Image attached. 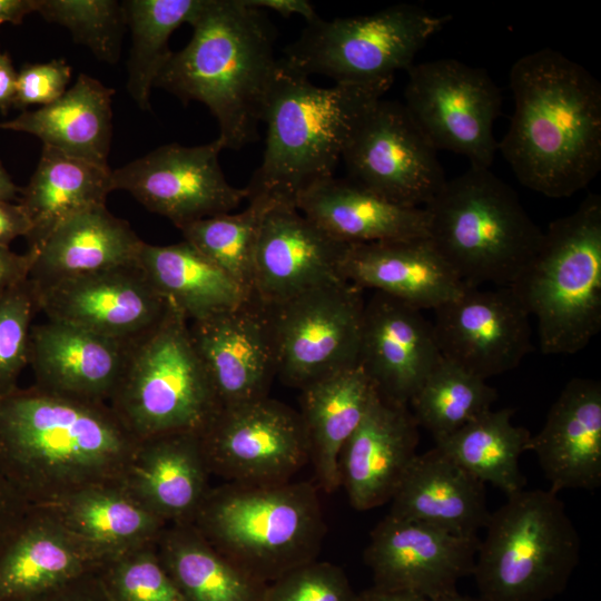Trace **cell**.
<instances>
[{"mask_svg": "<svg viewBox=\"0 0 601 601\" xmlns=\"http://www.w3.org/2000/svg\"><path fill=\"white\" fill-rule=\"evenodd\" d=\"M139 442L107 403L35 385L0 396V471L28 506L121 482Z\"/></svg>", "mask_w": 601, "mask_h": 601, "instance_id": "6da1fadb", "label": "cell"}, {"mask_svg": "<svg viewBox=\"0 0 601 601\" xmlns=\"http://www.w3.org/2000/svg\"><path fill=\"white\" fill-rule=\"evenodd\" d=\"M514 109L497 149L520 184L550 198L572 196L601 169V85L582 65L543 48L509 75Z\"/></svg>", "mask_w": 601, "mask_h": 601, "instance_id": "7a4b0ae2", "label": "cell"}, {"mask_svg": "<svg viewBox=\"0 0 601 601\" xmlns=\"http://www.w3.org/2000/svg\"><path fill=\"white\" fill-rule=\"evenodd\" d=\"M190 26L189 42L171 52L154 87L205 105L224 149H240L258 138L278 62L273 28L246 0H205Z\"/></svg>", "mask_w": 601, "mask_h": 601, "instance_id": "3957f363", "label": "cell"}, {"mask_svg": "<svg viewBox=\"0 0 601 601\" xmlns=\"http://www.w3.org/2000/svg\"><path fill=\"white\" fill-rule=\"evenodd\" d=\"M392 83L318 87L278 59L262 116L265 150L245 187L248 198L263 195L295 206L299 194L333 177L359 122Z\"/></svg>", "mask_w": 601, "mask_h": 601, "instance_id": "277c9868", "label": "cell"}, {"mask_svg": "<svg viewBox=\"0 0 601 601\" xmlns=\"http://www.w3.org/2000/svg\"><path fill=\"white\" fill-rule=\"evenodd\" d=\"M190 524L265 583L316 560L326 534L319 489L308 481L225 482L209 489Z\"/></svg>", "mask_w": 601, "mask_h": 601, "instance_id": "5b68a950", "label": "cell"}, {"mask_svg": "<svg viewBox=\"0 0 601 601\" xmlns=\"http://www.w3.org/2000/svg\"><path fill=\"white\" fill-rule=\"evenodd\" d=\"M424 208L427 238L466 286L511 287L543 234L514 189L490 168L470 166L446 179Z\"/></svg>", "mask_w": 601, "mask_h": 601, "instance_id": "8992f818", "label": "cell"}, {"mask_svg": "<svg viewBox=\"0 0 601 601\" xmlns=\"http://www.w3.org/2000/svg\"><path fill=\"white\" fill-rule=\"evenodd\" d=\"M538 322L544 354H575L601 329V196L551 221L511 286Z\"/></svg>", "mask_w": 601, "mask_h": 601, "instance_id": "52a82bcc", "label": "cell"}, {"mask_svg": "<svg viewBox=\"0 0 601 601\" xmlns=\"http://www.w3.org/2000/svg\"><path fill=\"white\" fill-rule=\"evenodd\" d=\"M472 575L486 601H548L580 562L579 533L558 493L521 490L491 513Z\"/></svg>", "mask_w": 601, "mask_h": 601, "instance_id": "ba28073f", "label": "cell"}, {"mask_svg": "<svg viewBox=\"0 0 601 601\" xmlns=\"http://www.w3.org/2000/svg\"><path fill=\"white\" fill-rule=\"evenodd\" d=\"M109 405L138 440L200 433L219 412L189 322L171 305L156 326L131 342Z\"/></svg>", "mask_w": 601, "mask_h": 601, "instance_id": "9c48e42d", "label": "cell"}, {"mask_svg": "<svg viewBox=\"0 0 601 601\" xmlns=\"http://www.w3.org/2000/svg\"><path fill=\"white\" fill-rule=\"evenodd\" d=\"M451 19L410 3L365 16L332 20L318 16L280 59L307 77L321 75L334 82L394 80Z\"/></svg>", "mask_w": 601, "mask_h": 601, "instance_id": "30bf717a", "label": "cell"}, {"mask_svg": "<svg viewBox=\"0 0 601 601\" xmlns=\"http://www.w3.org/2000/svg\"><path fill=\"white\" fill-rule=\"evenodd\" d=\"M363 290L337 279L305 292L267 313L277 377L302 390L358 364Z\"/></svg>", "mask_w": 601, "mask_h": 601, "instance_id": "8fae6325", "label": "cell"}, {"mask_svg": "<svg viewBox=\"0 0 601 601\" xmlns=\"http://www.w3.org/2000/svg\"><path fill=\"white\" fill-rule=\"evenodd\" d=\"M403 102L436 150L464 156L472 167L490 168L497 141L500 88L482 68L453 58L413 63Z\"/></svg>", "mask_w": 601, "mask_h": 601, "instance_id": "7c38bea8", "label": "cell"}, {"mask_svg": "<svg viewBox=\"0 0 601 601\" xmlns=\"http://www.w3.org/2000/svg\"><path fill=\"white\" fill-rule=\"evenodd\" d=\"M199 434L210 474L226 482L283 483L309 462L299 413L269 396L220 408Z\"/></svg>", "mask_w": 601, "mask_h": 601, "instance_id": "4fadbf2b", "label": "cell"}, {"mask_svg": "<svg viewBox=\"0 0 601 601\" xmlns=\"http://www.w3.org/2000/svg\"><path fill=\"white\" fill-rule=\"evenodd\" d=\"M342 160L347 179L404 206L424 207L446 181L437 150L394 100L382 98L368 110Z\"/></svg>", "mask_w": 601, "mask_h": 601, "instance_id": "5bb4252c", "label": "cell"}, {"mask_svg": "<svg viewBox=\"0 0 601 601\" xmlns=\"http://www.w3.org/2000/svg\"><path fill=\"white\" fill-rule=\"evenodd\" d=\"M223 144L176 142L160 146L111 170L114 189L128 191L149 211L168 218L178 229L194 221L230 213L248 198L231 186L219 164Z\"/></svg>", "mask_w": 601, "mask_h": 601, "instance_id": "9a60e30c", "label": "cell"}, {"mask_svg": "<svg viewBox=\"0 0 601 601\" xmlns=\"http://www.w3.org/2000/svg\"><path fill=\"white\" fill-rule=\"evenodd\" d=\"M433 313L442 357L483 380L514 370L531 348V316L512 287L466 286Z\"/></svg>", "mask_w": 601, "mask_h": 601, "instance_id": "2e32d148", "label": "cell"}, {"mask_svg": "<svg viewBox=\"0 0 601 601\" xmlns=\"http://www.w3.org/2000/svg\"><path fill=\"white\" fill-rule=\"evenodd\" d=\"M31 284L48 319L124 342L150 331L170 307L138 264Z\"/></svg>", "mask_w": 601, "mask_h": 601, "instance_id": "e0dca14e", "label": "cell"}, {"mask_svg": "<svg viewBox=\"0 0 601 601\" xmlns=\"http://www.w3.org/2000/svg\"><path fill=\"white\" fill-rule=\"evenodd\" d=\"M480 539L387 514L370 534L364 561L375 587L415 592L433 601L457 592L472 575Z\"/></svg>", "mask_w": 601, "mask_h": 601, "instance_id": "ac0fdd59", "label": "cell"}, {"mask_svg": "<svg viewBox=\"0 0 601 601\" xmlns=\"http://www.w3.org/2000/svg\"><path fill=\"white\" fill-rule=\"evenodd\" d=\"M189 333L220 408L268 396L277 376L266 311L255 300L189 322Z\"/></svg>", "mask_w": 601, "mask_h": 601, "instance_id": "d6986e66", "label": "cell"}, {"mask_svg": "<svg viewBox=\"0 0 601 601\" xmlns=\"http://www.w3.org/2000/svg\"><path fill=\"white\" fill-rule=\"evenodd\" d=\"M347 246L294 205L276 203L262 224L252 299L268 308L342 279L338 268Z\"/></svg>", "mask_w": 601, "mask_h": 601, "instance_id": "ffe728a7", "label": "cell"}, {"mask_svg": "<svg viewBox=\"0 0 601 601\" xmlns=\"http://www.w3.org/2000/svg\"><path fill=\"white\" fill-rule=\"evenodd\" d=\"M422 312L377 292L365 300L358 365L382 397L398 404L408 405L442 358Z\"/></svg>", "mask_w": 601, "mask_h": 601, "instance_id": "44dd1931", "label": "cell"}, {"mask_svg": "<svg viewBox=\"0 0 601 601\" xmlns=\"http://www.w3.org/2000/svg\"><path fill=\"white\" fill-rule=\"evenodd\" d=\"M418 427L408 405L376 395L339 454L341 486L355 510L391 501L418 454Z\"/></svg>", "mask_w": 601, "mask_h": 601, "instance_id": "7402d4cb", "label": "cell"}, {"mask_svg": "<svg viewBox=\"0 0 601 601\" xmlns=\"http://www.w3.org/2000/svg\"><path fill=\"white\" fill-rule=\"evenodd\" d=\"M131 342L57 321L32 325L28 365L33 385L57 395L109 404Z\"/></svg>", "mask_w": 601, "mask_h": 601, "instance_id": "603a6c76", "label": "cell"}, {"mask_svg": "<svg viewBox=\"0 0 601 601\" xmlns=\"http://www.w3.org/2000/svg\"><path fill=\"white\" fill-rule=\"evenodd\" d=\"M106 562L47 506H29L0 542V601H19Z\"/></svg>", "mask_w": 601, "mask_h": 601, "instance_id": "cb8c5ba5", "label": "cell"}, {"mask_svg": "<svg viewBox=\"0 0 601 601\" xmlns=\"http://www.w3.org/2000/svg\"><path fill=\"white\" fill-rule=\"evenodd\" d=\"M550 490L592 491L601 485V384L572 378L550 407L542 428L531 435Z\"/></svg>", "mask_w": 601, "mask_h": 601, "instance_id": "d4e9b609", "label": "cell"}, {"mask_svg": "<svg viewBox=\"0 0 601 601\" xmlns=\"http://www.w3.org/2000/svg\"><path fill=\"white\" fill-rule=\"evenodd\" d=\"M338 273L362 290L421 311L435 309L466 287L428 238L348 245Z\"/></svg>", "mask_w": 601, "mask_h": 601, "instance_id": "484cf974", "label": "cell"}, {"mask_svg": "<svg viewBox=\"0 0 601 601\" xmlns=\"http://www.w3.org/2000/svg\"><path fill=\"white\" fill-rule=\"evenodd\" d=\"M210 475L200 434L180 431L140 440L121 484L167 524H187L210 489Z\"/></svg>", "mask_w": 601, "mask_h": 601, "instance_id": "4316f807", "label": "cell"}, {"mask_svg": "<svg viewBox=\"0 0 601 601\" xmlns=\"http://www.w3.org/2000/svg\"><path fill=\"white\" fill-rule=\"evenodd\" d=\"M295 207L346 245L428 236L424 207L393 203L347 178L333 176L314 184L298 195Z\"/></svg>", "mask_w": 601, "mask_h": 601, "instance_id": "83f0119b", "label": "cell"}, {"mask_svg": "<svg viewBox=\"0 0 601 601\" xmlns=\"http://www.w3.org/2000/svg\"><path fill=\"white\" fill-rule=\"evenodd\" d=\"M391 515L477 536L491 512L485 484L436 445L417 454L391 499Z\"/></svg>", "mask_w": 601, "mask_h": 601, "instance_id": "f1b7e54d", "label": "cell"}, {"mask_svg": "<svg viewBox=\"0 0 601 601\" xmlns=\"http://www.w3.org/2000/svg\"><path fill=\"white\" fill-rule=\"evenodd\" d=\"M299 391L298 413L307 435L317 486L325 493H333L341 487V451L378 393L358 364Z\"/></svg>", "mask_w": 601, "mask_h": 601, "instance_id": "f546056e", "label": "cell"}, {"mask_svg": "<svg viewBox=\"0 0 601 601\" xmlns=\"http://www.w3.org/2000/svg\"><path fill=\"white\" fill-rule=\"evenodd\" d=\"M142 244L106 204L92 206L63 220L35 252L29 280L39 285L137 264Z\"/></svg>", "mask_w": 601, "mask_h": 601, "instance_id": "4dcf8cb0", "label": "cell"}, {"mask_svg": "<svg viewBox=\"0 0 601 601\" xmlns=\"http://www.w3.org/2000/svg\"><path fill=\"white\" fill-rule=\"evenodd\" d=\"M114 92L99 80L80 73L60 98L1 121L0 129L33 135L43 146L109 168Z\"/></svg>", "mask_w": 601, "mask_h": 601, "instance_id": "1f68e13d", "label": "cell"}, {"mask_svg": "<svg viewBox=\"0 0 601 601\" xmlns=\"http://www.w3.org/2000/svg\"><path fill=\"white\" fill-rule=\"evenodd\" d=\"M47 508L106 561L156 542L168 525L135 500L121 482L88 486Z\"/></svg>", "mask_w": 601, "mask_h": 601, "instance_id": "d6a6232c", "label": "cell"}, {"mask_svg": "<svg viewBox=\"0 0 601 601\" xmlns=\"http://www.w3.org/2000/svg\"><path fill=\"white\" fill-rule=\"evenodd\" d=\"M111 169L70 157L43 146L38 166L18 201L26 210L31 231L28 250L36 252L48 236L70 216L105 205L114 191Z\"/></svg>", "mask_w": 601, "mask_h": 601, "instance_id": "836d02e7", "label": "cell"}, {"mask_svg": "<svg viewBox=\"0 0 601 601\" xmlns=\"http://www.w3.org/2000/svg\"><path fill=\"white\" fill-rule=\"evenodd\" d=\"M137 264L158 293L188 322L236 308L250 296L186 240L144 242Z\"/></svg>", "mask_w": 601, "mask_h": 601, "instance_id": "e575fe53", "label": "cell"}, {"mask_svg": "<svg viewBox=\"0 0 601 601\" xmlns=\"http://www.w3.org/2000/svg\"><path fill=\"white\" fill-rule=\"evenodd\" d=\"M156 548L186 601H264L265 583L216 550L190 524H168Z\"/></svg>", "mask_w": 601, "mask_h": 601, "instance_id": "d590c367", "label": "cell"}, {"mask_svg": "<svg viewBox=\"0 0 601 601\" xmlns=\"http://www.w3.org/2000/svg\"><path fill=\"white\" fill-rule=\"evenodd\" d=\"M513 413L491 408L435 445L477 480L510 496L526 483L519 460L531 439L529 430L512 422Z\"/></svg>", "mask_w": 601, "mask_h": 601, "instance_id": "8d00e7d4", "label": "cell"}, {"mask_svg": "<svg viewBox=\"0 0 601 601\" xmlns=\"http://www.w3.org/2000/svg\"><path fill=\"white\" fill-rule=\"evenodd\" d=\"M121 3L132 39L127 90L136 105L148 111L151 89L173 52L170 36L181 24L195 20L205 0H126Z\"/></svg>", "mask_w": 601, "mask_h": 601, "instance_id": "74e56055", "label": "cell"}, {"mask_svg": "<svg viewBox=\"0 0 601 601\" xmlns=\"http://www.w3.org/2000/svg\"><path fill=\"white\" fill-rule=\"evenodd\" d=\"M496 390L442 357L408 403L418 426L435 442L491 410Z\"/></svg>", "mask_w": 601, "mask_h": 601, "instance_id": "f35d334b", "label": "cell"}, {"mask_svg": "<svg viewBox=\"0 0 601 601\" xmlns=\"http://www.w3.org/2000/svg\"><path fill=\"white\" fill-rule=\"evenodd\" d=\"M239 213H226L186 225L184 240L211 260L252 298L254 263L262 224L277 203L257 195Z\"/></svg>", "mask_w": 601, "mask_h": 601, "instance_id": "ab89813d", "label": "cell"}, {"mask_svg": "<svg viewBox=\"0 0 601 601\" xmlns=\"http://www.w3.org/2000/svg\"><path fill=\"white\" fill-rule=\"evenodd\" d=\"M37 12L67 28L73 40L88 47L97 59L116 63L126 24L121 2L116 0H37Z\"/></svg>", "mask_w": 601, "mask_h": 601, "instance_id": "60d3db41", "label": "cell"}, {"mask_svg": "<svg viewBox=\"0 0 601 601\" xmlns=\"http://www.w3.org/2000/svg\"><path fill=\"white\" fill-rule=\"evenodd\" d=\"M98 572L109 601H186L164 568L156 542L108 559Z\"/></svg>", "mask_w": 601, "mask_h": 601, "instance_id": "b9f144b4", "label": "cell"}, {"mask_svg": "<svg viewBox=\"0 0 601 601\" xmlns=\"http://www.w3.org/2000/svg\"><path fill=\"white\" fill-rule=\"evenodd\" d=\"M38 311L29 278L0 293V396L18 387L29 358L33 316Z\"/></svg>", "mask_w": 601, "mask_h": 601, "instance_id": "7bdbcfd3", "label": "cell"}, {"mask_svg": "<svg viewBox=\"0 0 601 601\" xmlns=\"http://www.w3.org/2000/svg\"><path fill=\"white\" fill-rule=\"evenodd\" d=\"M345 572L318 561L304 563L268 583L264 601H355Z\"/></svg>", "mask_w": 601, "mask_h": 601, "instance_id": "ee69618b", "label": "cell"}, {"mask_svg": "<svg viewBox=\"0 0 601 601\" xmlns=\"http://www.w3.org/2000/svg\"><path fill=\"white\" fill-rule=\"evenodd\" d=\"M70 78L71 68L63 59L27 63L17 73L12 107L24 111L29 106H47L66 92Z\"/></svg>", "mask_w": 601, "mask_h": 601, "instance_id": "f6af8a7d", "label": "cell"}, {"mask_svg": "<svg viewBox=\"0 0 601 601\" xmlns=\"http://www.w3.org/2000/svg\"><path fill=\"white\" fill-rule=\"evenodd\" d=\"M98 571L19 601H109Z\"/></svg>", "mask_w": 601, "mask_h": 601, "instance_id": "bcb514c9", "label": "cell"}, {"mask_svg": "<svg viewBox=\"0 0 601 601\" xmlns=\"http://www.w3.org/2000/svg\"><path fill=\"white\" fill-rule=\"evenodd\" d=\"M35 252L17 254L9 247L0 246V293L29 278Z\"/></svg>", "mask_w": 601, "mask_h": 601, "instance_id": "7dc6e473", "label": "cell"}, {"mask_svg": "<svg viewBox=\"0 0 601 601\" xmlns=\"http://www.w3.org/2000/svg\"><path fill=\"white\" fill-rule=\"evenodd\" d=\"M31 221L19 203L0 200V246L9 245L18 237H28Z\"/></svg>", "mask_w": 601, "mask_h": 601, "instance_id": "c3c4849f", "label": "cell"}, {"mask_svg": "<svg viewBox=\"0 0 601 601\" xmlns=\"http://www.w3.org/2000/svg\"><path fill=\"white\" fill-rule=\"evenodd\" d=\"M28 508L14 493L0 471V542Z\"/></svg>", "mask_w": 601, "mask_h": 601, "instance_id": "681fc988", "label": "cell"}, {"mask_svg": "<svg viewBox=\"0 0 601 601\" xmlns=\"http://www.w3.org/2000/svg\"><path fill=\"white\" fill-rule=\"evenodd\" d=\"M246 2L258 10H269L286 18L294 14L300 16L306 23L318 17L313 4L307 0H246Z\"/></svg>", "mask_w": 601, "mask_h": 601, "instance_id": "f907efd6", "label": "cell"}, {"mask_svg": "<svg viewBox=\"0 0 601 601\" xmlns=\"http://www.w3.org/2000/svg\"><path fill=\"white\" fill-rule=\"evenodd\" d=\"M17 71L10 57L0 51V111L7 114L16 95Z\"/></svg>", "mask_w": 601, "mask_h": 601, "instance_id": "816d5d0a", "label": "cell"}, {"mask_svg": "<svg viewBox=\"0 0 601 601\" xmlns=\"http://www.w3.org/2000/svg\"><path fill=\"white\" fill-rule=\"evenodd\" d=\"M32 12H37V0H0V26L19 24Z\"/></svg>", "mask_w": 601, "mask_h": 601, "instance_id": "f5cc1de1", "label": "cell"}, {"mask_svg": "<svg viewBox=\"0 0 601 601\" xmlns=\"http://www.w3.org/2000/svg\"><path fill=\"white\" fill-rule=\"evenodd\" d=\"M355 601H431L425 597L411 591L387 590L371 587L356 594Z\"/></svg>", "mask_w": 601, "mask_h": 601, "instance_id": "db71d44e", "label": "cell"}, {"mask_svg": "<svg viewBox=\"0 0 601 601\" xmlns=\"http://www.w3.org/2000/svg\"><path fill=\"white\" fill-rule=\"evenodd\" d=\"M20 189L10 178L8 171L4 169L2 162L0 161V200H10L17 198Z\"/></svg>", "mask_w": 601, "mask_h": 601, "instance_id": "11a10c76", "label": "cell"}, {"mask_svg": "<svg viewBox=\"0 0 601 601\" xmlns=\"http://www.w3.org/2000/svg\"><path fill=\"white\" fill-rule=\"evenodd\" d=\"M433 601H486V600L482 599L481 597L480 598H471V597H467V595H462L459 592H455V593H452V594L446 595V597L439 598V599L433 600Z\"/></svg>", "mask_w": 601, "mask_h": 601, "instance_id": "9f6ffc18", "label": "cell"}]
</instances>
